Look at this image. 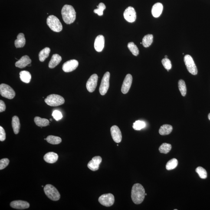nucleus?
I'll use <instances>...</instances> for the list:
<instances>
[{
  "label": "nucleus",
  "instance_id": "obj_1",
  "mask_svg": "<svg viewBox=\"0 0 210 210\" xmlns=\"http://www.w3.org/2000/svg\"><path fill=\"white\" fill-rule=\"evenodd\" d=\"M145 193L144 188L139 183L134 184L132 189V201L136 204L142 203L144 199Z\"/></svg>",
  "mask_w": 210,
  "mask_h": 210
},
{
  "label": "nucleus",
  "instance_id": "obj_2",
  "mask_svg": "<svg viewBox=\"0 0 210 210\" xmlns=\"http://www.w3.org/2000/svg\"><path fill=\"white\" fill-rule=\"evenodd\" d=\"M61 13L63 21L66 24H70L75 21L76 12L72 6L67 4L64 5L62 9Z\"/></svg>",
  "mask_w": 210,
  "mask_h": 210
},
{
  "label": "nucleus",
  "instance_id": "obj_3",
  "mask_svg": "<svg viewBox=\"0 0 210 210\" xmlns=\"http://www.w3.org/2000/svg\"><path fill=\"white\" fill-rule=\"evenodd\" d=\"M47 24L52 31L60 32L62 30V25L59 20L54 15H50L47 19Z\"/></svg>",
  "mask_w": 210,
  "mask_h": 210
},
{
  "label": "nucleus",
  "instance_id": "obj_4",
  "mask_svg": "<svg viewBox=\"0 0 210 210\" xmlns=\"http://www.w3.org/2000/svg\"><path fill=\"white\" fill-rule=\"evenodd\" d=\"M44 101L47 104L53 107L60 106L65 103L64 98L59 95L56 94L49 95L46 98Z\"/></svg>",
  "mask_w": 210,
  "mask_h": 210
},
{
  "label": "nucleus",
  "instance_id": "obj_5",
  "mask_svg": "<svg viewBox=\"0 0 210 210\" xmlns=\"http://www.w3.org/2000/svg\"><path fill=\"white\" fill-rule=\"evenodd\" d=\"M44 192L47 197L53 201L60 199V195L58 190L51 185H46L44 188Z\"/></svg>",
  "mask_w": 210,
  "mask_h": 210
},
{
  "label": "nucleus",
  "instance_id": "obj_6",
  "mask_svg": "<svg viewBox=\"0 0 210 210\" xmlns=\"http://www.w3.org/2000/svg\"><path fill=\"white\" fill-rule=\"evenodd\" d=\"M0 93L2 97L9 99H13L15 96V92L13 89L5 84H1L0 85Z\"/></svg>",
  "mask_w": 210,
  "mask_h": 210
},
{
  "label": "nucleus",
  "instance_id": "obj_7",
  "mask_svg": "<svg viewBox=\"0 0 210 210\" xmlns=\"http://www.w3.org/2000/svg\"><path fill=\"white\" fill-rule=\"evenodd\" d=\"M184 62L188 72L191 74L196 75L197 74L198 70L193 59L190 55L187 54L184 57Z\"/></svg>",
  "mask_w": 210,
  "mask_h": 210
},
{
  "label": "nucleus",
  "instance_id": "obj_8",
  "mask_svg": "<svg viewBox=\"0 0 210 210\" xmlns=\"http://www.w3.org/2000/svg\"><path fill=\"white\" fill-rule=\"evenodd\" d=\"M98 201L99 203L103 206L111 207L114 204V196L111 193L103 194L99 197Z\"/></svg>",
  "mask_w": 210,
  "mask_h": 210
},
{
  "label": "nucleus",
  "instance_id": "obj_9",
  "mask_svg": "<svg viewBox=\"0 0 210 210\" xmlns=\"http://www.w3.org/2000/svg\"><path fill=\"white\" fill-rule=\"evenodd\" d=\"M110 74L109 72H106L102 79L101 84L99 88V92L102 96H104L107 93L109 87V79Z\"/></svg>",
  "mask_w": 210,
  "mask_h": 210
},
{
  "label": "nucleus",
  "instance_id": "obj_10",
  "mask_svg": "<svg viewBox=\"0 0 210 210\" xmlns=\"http://www.w3.org/2000/svg\"><path fill=\"white\" fill-rule=\"evenodd\" d=\"M125 19L128 22L133 23L136 19V11L132 7H129L126 9L123 13Z\"/></svg>",
  "mask_w": 210,
  "mask_h": 210
},
{
  "label": "nucleus",
  "instance_id": "obj_11",
  "mask_svg": "<svg viewBox=\"0 0 210 210\" xmlns=\"http://www.w3.org/2000/svg\"><path fill=\"white\" fill-rule=\"evenodd\" d=\"M98 80V76L97 74H93L90 76L86 84V87L89 92L92 93L96 90L97 86Z\"/></svg>",
  "mask_w": 210,
  "mask_h": 210
},
{
  "label": "nucleus",
  "instance_id": "obj_12",
  "mask_svg": "<svg viewBox=\"0 0 210 210\" xmlns=\"http://www.w3.org/2000/svg\"><path fill=\"white\" fill-rule=\"evenodd\" d=\"M79 63L76 60H71L66 62L62 66L63 71L66 73H69L76 69L78 67Z\"/></svg>",
  "mask_w": 210,
  "mask_h": 210
},
{
  "label": "nucleus",
  "instance_id": "obj_13",
  "mask_svg": "<svg viewBox=\"0 0 210 210\" xmlns=\"http://www.w3.org/2000/svg\"><path fill=\"white\" fill-rule=\"evenodd\" d=\"M111 133L113 140L116 143H119L122 140V132L117 126H114L111 128Z\"/></svg>",
  "mask_w": 210,
  "mask_h": 210
},
{
  "label": "nucleus",
  "instance_id": "obj_14",
  "mask_svg": "<svg viewBox=\"0 0 210 210\" xmlns=\"http://www.w3.org/2000/svg\"><path fill=\"white\" fill-rule=\"evenodd\" d=\"M102 159L100 156H96L92 159L88 164V167L91 170L97 171L99 169V165L101 163Z\"/></svg>",
  "mask_w": 210,
  "mask_h": 210
},
{
  "label": "nucleus",
  "instance_id": "obj_15",
  "mask_svg": "<svg viewBox=\"0 0 210 210\" xmlns=\"http://www.w3.org/2000/svg\"><path fill=\"white\" fill-rule=\"evenodd\" d=\"M132 82V77L131 75H126L122 84L121 91L123 94H126L129 92L131 86Z\"/></svg>",
  "mask_w": 210,
  "mask_h": 210
},
{
  "label": "nucleus",
  "instance_id": "obj_16",
  "mask_svg": "<svg viewBox=\"0 0 210 210\" xmlns=\"http://www.w3.org/2000/svg\"><path fill=\"white\" fill-rule=\"evenodd\" d=\"M105 44L104 37L103 35L98 36L95 39L94 47L97 52H101L104 48Z\"/></svg>",
  "mask_w": 210,
  "mask_h": 210
},
{
  "label": "nucleus",
  "instance_id": "obj_17",
  "mask_svg": "<svg viewBox=\"0 0 210 210\" xmlns=\"http://www.w3.org/2000/svg\"><path fill=\"white\" fill-rule=\"evenodd\" d=\"M10 206L15 209L23 210L29 208L30 204L26 201H13L11 203Z\"/></svg>",
  "mask_w": 210,
  "mask_h": 210
},
{
  "label": "nucleus",
  "instance_id": "obj_18",
  "mask_svg": "<svg viewBox=\"0 0 210 210\" xmlns=\"http://www.w3.org/2000/svg\"><path fill=\"white\" fill-rule=\"evenodd\" d=\"M31 60L28 56H24L16 62L15 66L19 68H25L28 65L31 64Z\"/></svg>",
  "mask_w": 210,
  "mask_h": 210
},
{
  "label": "nucleus",
  "instance_id": "obj_19",
  "mask_svg": "<svg viewBox=\"0 0 210 210\" xmlns=\"http://www.w3.org/2000/svg\"><path fill=\"white\" fill-rule=\"evenodd\" d=\"M163 10V6L160 3L155 4L152 7V16L155 18L160 16Z\"/></svg>",
  "mask_w": 210,
  "mask_h": 210
},
{
  "label": "nucleus",
  "instance_id": "obj_20",
  "mask_svg": "<svg viewBox=\"0 0 210 210\" xmlns=\"http://www.w3.org/2000/svg\"><path fill=\"white\" fill-rule=\"evenodd\" d=\"M58 155L55 152H47L44 156V161L47 163H54L58 160Z\"/></svg>",
  "mask_w": 210,
  "mask_h": 210
},
{
  "label": "nucleus",
  "instance_id": "obj_21",
  "mask_svg": "<svg viewBox=\"0 0 210 210\" xmlns=\"http://www.w3.org/2000/svg\"><path fill=\"white\" fill-rule=\"evenodd\" d=\"M62 57L61 56L57 54H53L51 59L49 63V67L50 69L54 68L57 65H58L62 61Z\"/></svg>",
  "mask_w": 210,
  "mask_h": 210
},
{
  "label": "nucleus",
  "instance_id": "obj_22",
  "mask_svg": "<svg viewBox=\"0 0 210 210\" xmlns=\"http://www.w3.org/2000/svg\"><path fill=\"white\" fill-rule=\"evenodd\" d=\"M26 43L25 36L23 33H20L17 36V39L15 41V47L17 48H21L24 47Z\"/></svg>",
  "mask_w": 210,
  "mask_h": 210
},
{
  "label": "nucleus",
  "instance_id": "obj_23",
  "mask_svg": "<svg viewBox=\"0 0 210 210\" xmlns=\"http://www.w3.org/2000/svg\"><path fill=\"white\" fill-rule=\"evenodd\" d=\"M12 126L14 133L18 134L21 128V123L18 116H15L12 118Z\"/></svg>",
  "mask_w": 210,
  "mask_h": 210
},
{
  "label": "nucleus",
  "instance_id": "obj_24",
  "mask_svg": "<svg viewBox=\"0 0 210 210\" xmlns=\"http://www.w3.org/2000/svg\"><path fill=\"white\" fill-rule=\"evenodd\" d=\"M172 129L173 128L171 125H163L161 126L159 129V133L162 136L169 135L172 132Z\"/></svg>",
  "mask_w": 210,
  "mask_h": 210
},
{
  "label": "nucleus",
  "instance_id": "obj_25",
  "mask_svg": "<svg viewBox=\"0 0 210 210\" xmlns=\"http://www.w3.org/2000/svg\"><path fill=\"white\" fill-rule=\"evenodd\" d=\"M20 79L23 82L28 83L31 81V75L29 72L23 70L20 72Z\"/></svg>",
  "mask_w": 210,
  "mask_h": 210
},
{
  "label": "nucleus",
  "instance_id": "obj_26",
  "mask_svg": "<svg viewBox=\"0 0 210 210\" xmlns=\"http://www.w3.org/2000/svg\"><path fill=\"white\" fill-rule=\"evenodd\" d=\"M36 125L40 127H44L49 126V121L45 118H42L39 117H35L34 119Z\"/></svg>",
  "mask_w": 210,
  "mask_h": 210
},
{
  "label": "nucleus",
  "instance_id": "obj_27",
  "mask_svg": "<svg viewBox=\"0 0 210 210\" xmlns=\"http://www.w3.org/2000/svg\"><path fill=\"white\" fill-rule=\"evenodd\" d=\"M50 51H51L50 49L48 47H46L42 50L39 54L40 61L41 62H43L49 56Z\"/></svg>",
  "mask_w": 210,
  "mask_h": 210
},
{
  "label": "nucleus",
  "instance_id": "obj_28",
  "mask_svg": "<svg viewBox=\"0 0 210 210\" xmlns=\"http://www.w3.org/2000/svg\"><path fill=\"white\" fill-rule=\"evenodd\" d=\"M153 36L152 34H148L144 36L142 39V45L145 47H148L153 42Z\"/></svg>",
  "mask_w": 210,
  "mask_h": 210
},
{
  "label": "nucleus",
  "instance_id": "obj_29",
  "mask_svg": "<svg viewBox=\"0 0 210 210\" xmlns=\"http://www.w3.org/2000/svg\"><path fill=\"white\" fill-rule=\"evenodd\" d=\"M46 139L47 141L52 144H58L62 142L61 138L59 137L49 136H47Z\"/></svg>",
  "mask_w": 210,
  "mask_h": 210
},
{
  "label": "nucleus",
  "instance_id": "obj_30",
  "mask_svg": "<svg viewBox=\"0 0 210 210\" xmlns=\"http://www.w3.org/2000/svg\"><path fill=\"white\" fill-rule=\"evenodd\" d=\"M178 87L181 95L183 97L186 94L187 89L186 85L183 80H180L178 82Z\"/></svg>",
  "mask_w": 210,
  "mask_h": 210
},
{
  "label": "nucleus",
  "instance_id": "obj_31",
  "mask_svg": "<svg viewBox=\"0 0 210 210\" xmlns=\"http://www.w3.org/2000/svg\"><path fill=\"white\" fill-rule=\"evenodd\" d=\"M172 146L169 144L164 143L159 147V150L161 153L167 154L170 152Z\"/></svg>",
  "mask_w": 210,
  "mask_h": 210
},
{
  "label": "nucleus",
  "instance_id": "obj_32",
  "mask_svg": "<svg viewBox=\"0 0 210 210\" xmlns=\"http://www.w3.org/2000/svg\"><path fill=\"white\" fill-rule=\"evenodd\" d=\"M178 161L175 159H173L168 161L166 165V168L168 171L175 169L177 167Z\"/></svg>",
  "mask_w": 210,
  "mask_h": 210
},
{
  "label": "nucleus",
  "instance_id": "obj_33",
  "mask_svg": "<svg viewBox=\"0 0 210 210\" xmlns=\"http://www.w3.org/2000/svg\"><path fill=\"white\" fill-rule=\"evenodd\" d=\"M127 47L133 55L137 56L139 54V50L134 43H129L128 44Z\"/></svg>",
  "mask_w": 210,
  "mask_h": 210
},
{
  "label": "nucleus",
  "instance_id": "obj_34",
  "mask_svg": "<svg viewBox=\"0 0 210 210\" xmlns=\"http://www.w3.org/2000/svg\"><path fill=\"white\" fill-rule=\"evenodd\" d=\"M146 126L145 122L142 121H136L133 123V128L135 130H140L144 128Z\"/></svg>",
  "mask_w": 210,
  "mask_h": 210
},
{
  "label": "nucleus",
  "instance_id": "obj_35",
  "mask_svg": "<svg viewBox=\"0 0 210 210\" xmlns=\"http://www.w3.org/2000/svg\"><path fill=\"white\" fill-rule=\"evenodd\" d=\"M196 172L198 174L200 177L202 179H206L207 177V171L204 168L201 167H198L196 169Z\"/></svg>",
  "mask_w": 210,
  "mask_h": 210
},
{
  "label": "nucleus",
  "instance_id": "obj_36",
  "mask_svg": "<svg viewBox=\"0 0 210 210\" xmlns=\"http://www.w3.org/2000/svg\"><path fill=\"white\" fill-rule=\"evenodd\" d=\"M97 7L98 8L94 10V13L97 14V15L100 16L103 15V11L106 8V6L103 3H100L99 6H97Z\"/></svg>",
  "mask_w": 210,
  "mask_h": 210
},
{
  "label": "nucleus",
  "instance_id": "obj_37",
  "mask_svg": "<svg viewBox=\"0 0 210 210\" xmlns=\"http://www.w3.org/2000/svg\"><path fill=\"white\" fill-rule=\"evenodd\" d=\"M162 62L163 67L166 69L168 71H169V70L172 68V64H171V61L168 58H163L162 60Z\"/></svg>",
  "mask_w": 210,
  "mask_h": 210
},
{
  "label": "nucleus",
  "instance_id": "obj_38",
  "mask_svg": "<svg viewBox=\"0 0 210 210\" xmlns=\"http://www.w3.org/2000/svg\"><path fill=\"white\" fill-rule=\"evenodd\" d=\"M52 116L57 121H58L61 120L63 117L61 112L58 110H54L53 112Z\"/></svg>",
  "mask_w": 210,
  "mask_h": 210
},
{
  "label": "nucleus",
  "instance_id": "obj_39",
  "mask_svg": "<svg viewBox=\"0 0 210 210\" xmlns=\"http://www.w3.org/2000/svg\"><path fill=\"white\" fill-rule=\"evenodd\" d=\"M9 160L8 159H3L0 160V169L2 170L6 167L9 163Z\"/></svg>",
  "mask_w": 210,
  "mask_h": 210
},
{
  "label": "nucleus",
  "instance_id": "obj_40",
  "mask_svg": "<svg viewBox=\"0 0 210 210\" xmlns=\"http://www.w3.org/2000/svg\"><path fill=\"white\" fill-rule=\"evenodd\" d=\"M6 132L5 130L2 126H0V141H3L6 139Z\"/></svg>",
  "mask_w": 210,
  "mask_h": 210
},
{
  "label": "nucleus",
  "instance_id": "obj_41",
  "mask_svg": "<svg viewBox=\"0 0 210 210\" xmlns=\"http://www.w3.org/2000/svg\"><path fill=\"white\" fill-rule=\"evenodd\" d=\"M6 109V106L5 103L2 100H0V112L2 113L5 111Z\"/></svg>",
  "mask_w": 210,
  "mask_h": 210
},
{
  "label": "nucleus",
  "instance_id": "obj_42",
  "mask_svg": "<svg viewBox=\"0 0 210 210\" xmlns=\"http://www.w3.org/2000/svg\"><path fill=\"white\" fill-rule=\"evenodd\" d=\"M208 118L210 120V113L208 115Z\"/></svg>",
  "mask_w": 210,
  "mask_h": 210
},
{
  "label": "nucleus",
  "instance_id": "obj_43",
  "mask_svg": "<svg viewBox=\"0 0 210 210\" xmlns=\"http://www.w3.org/2000/svg\"><path fill=\"white\" fill-rule=\"evenodd\" d=\"M168 58L167 56V55L165 56V58Z\"/></svg>",
  "mask_w": 210,
  "mask_h": 210
},
{
  "label": "nucleus",
  "instance_id": "obj_44",
  "mask_svg": "<svg viewBox=\"0 0 210 210\" xmlns=\"http://www.w3.org/2000/svg\"><path fill=\"white\" fill-rule=\"evenodd\" d=\"M50 121H51V122L52 121V119H50Z\"/></svg>",
  "mask_w": 210,
  "mask_h": 210
},
{
  "label": "nucleus",
  "instance_id": "obj_45",
  "mask_svg": "<svg viewBox=\"0 0 210 210\" xmlns=\"http://www.w3.org/2000/svg\"><path fill=\"white\" fill-rule=\"evenodd\" d=\"M31 66V64H30L29 65H28V66H29H29Z\"/></svg>",
  "mask_w": 210,
  "mask_h": 210
},
{
  "label": "nucleus",
  "instance_id": "obj_46",
  "mask_svg": "<svg viewBox=\"0 0 210 210\" xmlns=\"http://www.w3.org/2000/svg\"><path fill=\"white\" fill-rule=\"evenodd\" d=\"M42 187H43L44 186H42Z\"/></svg>",
  "mask_w": 210,
  "mask_h": 210
},
{
  "label": "nucleus",
  "instance_id": "obj_47",
  "mask_svg": "<svg viewBox=\"0 0 210 210\" xmlns=\"http://www.w3.org/2000/svg\"><path fill=\"white\" fill-rule=\"evenodd\" d=\"M145 195H147V194H146V193H145Z\"/></svg>",
  "mask_w": 210,
  "mask_h": 210
},
{
  "label": "nucleus",
  "instance_id": "obj_48",
  "mask_svg": "<svg viewBox=\"0 0 210 210\" xmlns=\"http://www.w3.org/2000/svg\"><path fill=\"white\" fill-rule=\"evenodd\" d=\"M142 44V43H141V44Z\"/></svg>",
  "mask_w": 210,
  "mask_h": 210
}]
</instances>
